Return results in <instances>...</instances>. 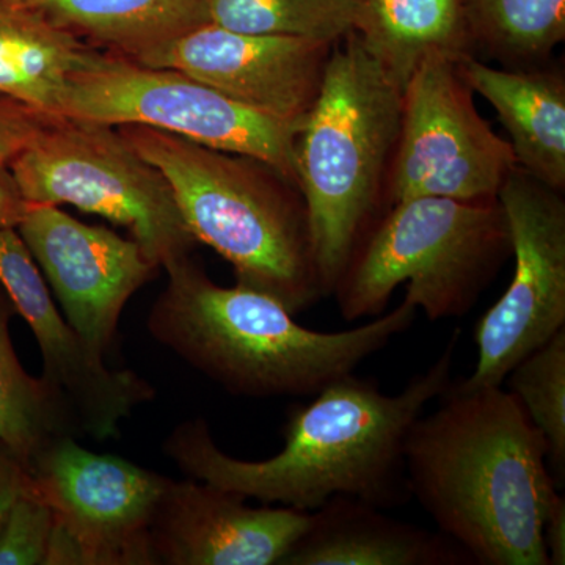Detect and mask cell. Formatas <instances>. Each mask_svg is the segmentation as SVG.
Returning a JSON list of instances; mask_svg holds the SVG:
<instances>
[{
  "label": "cell",
  "mask_w": 565,
  "mask_h": 565,
  "mask_svg": "<svg viewBox=\"0 0 565 565\" xmlns=\"http://www.w3.org/2000/svg\"><path fill=\"white\" fill-rule=\"evenodd\" d=\"M459 338L456 329L429 370L401 393H382L377 382L353 373L330 382L294 407L285 446L269 459L225 455L204 419L180 424L167 438V455L196 481L264 504L313 512L338 494L381 509L403 504L411 498L405 440L424 407L451 384Z\"/></svg>",
  "instance_id": "6da1fadb"
},
{
  "label": "cell",
  "mask_w": 565,
  "mask_h": 565,
  "mask_svg": "<svg viewBox=\"0 0 565 565\" xmlns=\"http://www.w3.org/2000/svg\"><path fill=\"white\" fill-rule=\"evenodd\" d=\"M10 169L29 203L71 204L125 226L154 266L195 247L169 182L115 126L55 117Z\"/></svg>",
  "instance_id": "52a82bcc"
},
{
  "label": "cell",
  "mask_w": 565,
  "mask_h": 565,
  "mask_svg": "<svg viewBox=\"0 0 565 565\" xmlns=\"http://www.w3.org/2000/svg\"><path fill=\"white\" fill-rule=\"evenodd\" d=\"M31 206L10 166L0 162V230H17Z\"/></svg>",
  "instance_id": "4316f807"
},
{
  "label": "cell",
  "mask_w": 565,
  "mask_h": 565,
  "mask_svg": "<svg viewBox=\"0 0 565 565\" xmlns=\"http://www.w3.org/2000/svg\"><path fill=\"white\" fill-rule=\"evenodd\" d=\"M333 46L206 22L134 62L181 71L248 109L300 126L321 90Z\"/></svg>",
  "instance_id": "7c38bea8"
},
{
  "label": "cell",
  "mask_w": 565,
  "mask_h": 565,
  "mask_svg": "<svg viewBox=\"0 0 565 565\" xmlns=\"http://www.w3.org/2000/svg\"><path fill=\"white\" fill-rule=\"evenodd\" d=\"M95 50L121 57L206 24L210 0H20Z\"/></svg>",
  "instance_id": "d6986e66"
},
{
  "label": "cell",
  "mask_w": 565,
  "mask_h": 565,
  "mask_svg": "<svg viewBox=\"0 0 565 565\" xmlns=\"http://www.w3.org/2000/svg\"><path fill=\"white\" fill-rule=\"evenodd\" d=\"M17 230L66 321L106 356L126 303L159 267L136 241L76 221L54 204H32Z\"/></svg>",
  "instance_id": "5bb4252c"
},
{
  "label": "cell",
  "mask_w": 565,
  "mask_h": 565,
  "mask_svg": "<svg viewBox=\"0 0 565 565\" xmlns=\"http://www.w3.org/2000/svg\"><path fill=\"white\" fill-rule=\"evenodd\" d=\"M29 476L76 545L81 565L154 564L151 525L169 478L88 451L73 435L47 445Z\"/></svg>",
  "instance_id": "8fae6325"
},
{
  "label": "cell",
  "mask_w": 565,
  "mask_h": 565,
  "mask_svg": "<svg viewBox=\"0 0 565 565\" xmlns=\"http://www.w3.org/2000/svg\"><path fill=\"white\" fill-rule=\"evenodd\" d=\"M280 565H459L470 557L444 534L399 522L356 498H330Z\"/></svg>",
  "instance_id": "2e32d148"
},
{
  "label": "cell",
  "mask_w": 565,
  "mask_h": 565,
  "mask_svg": "<svg viewBox=\"0 0 565 565\" xmlns=\"http://www.w3.org/2000/svg\"><path fill=\"white\" fill-rule=\"evenodd\" d=\"M54 118L11 99L0 98V162L10 166Z\"/></svg>",
  "instance_id": "484cf974"
},
{
  "label": "cell",
  "mask_w": 565,
  "mask_h": 565,
  "mask_svg": "<svg viewBox=\"0 0 565 565\" xmlns=\"http://www.w3.org/2000/svg\"><path fill=\"white\" fill-rule=\"evenodd\" d=\"M166 270L148 316L151 337L234 396H315L385 349L418 311L403 300L355 329L316 332L267 294L215 285L191 256Z\"/></svg>",
  "instance_id": "3957f363"
},
{
  "label": "cell",
  "mask_w": 565,
  "mask_h": 565,
  "mask_svg": "<svg viewBox=\"0 0 565 565\" xmlns=\"http://www.w3.org/2000/svg\"><path fill=\"white\" fill-rule=\"evenodd\" d=\"M29 484V473L21 463L3 449L0 455V531L6 525L11 508Z\"/></svg>",
  "instance_id": "83f0119b"
},
{
  "label": "cell",
  "mask_w": 565,
  "mask_h": 565,
  "mask_svg": "<svg viewBox=\"0 0 565 565\" xmlns=\"http://www.w3.org/2000/svg\"><path fill=\"white\" fill-rule=\"evenodd\" d=\"M115 128L163 174L189 232L232 264L237 285L294 316L323 297L302 195L277 170L147 126Z\"/></svg>",
  "instance_id": "277c9868"
},
{
  "label": "cell",
  "mask_w": 565,
  "mask_h": 565,
  "mask_svg": "<svg viewBox=\"0 0 565 565\" xmlns=\"http://www.w3.org/2000/svg\"><path fill=\"white\" fill-rule=\"evenodd\" d=\"M353 32L401 90L430 55H475L463 0H359Z\"/></svg>",
  "instance_id": "ac0fdd59"
},
{
  "label": "cell",
  "mask_w": 565,
  "mask_h": 565,
  "mask_svg": "<svg viewBox=\"0 0 565 565\" xmlns=\"http://www.w3.org/2000/svg\"><path fill=\"white\" fill-rule=\"evenodd\" d=\"M403 90L355 32L334 44L294 145L322 296H332L373 228L401 129Z\"/></svg>",
  "instance_id": "5b68a950"
},
{
  "label": "cell",
  "mask_w": 565,
  "mask_h": 565,
  "mask_svg": "<svg viewBox=\"0 0 565 565\" xmlns=\"http://www.w3.org/2000/svg\"><path fill=\"white\" fill-rule=\"evenodd\" d=\"M0 285L25 319L43 355V379L62 397L81 434L104 441L121 423L154 399V388L132 371L110 370L52 300L40 267L18 230H0Z\"/></svg>",
  "instance_id": "4fadbf2b"
},
{
  "label": "cell",
  "mask_w": 565,
  "mask_h": 565,
  "mask_svg": "<svg viewBox=\"0 0 565 565\" xmlns=\"http://www.w3.org/2000/svg\"><path fill=\"white\" fill-rule=\"evenodd\" d=\"M542 542H544L550 565L565 564V500L557 494L550 505L542 526Z\"/></svg>",
  "instance_id": "f1b7e54d"
},
{
  "label": "cell",
  "mask_w": 565,
  "mask_h": 565,
  "mask_svg": "<svg viewBox=\"0 0 565 565\" xmlns=\"http://www.w3.org/2000/svg\"><path fill=\"white\" fill-rule=\"evenodd\" d=\"M88 47L20 0H0V98L61 117L66 79Z\"/></svg>",
  "instance_id": "ffe728a7"
},
{
  "label": "cell",
  "mask_w": 565,
  "mask_h": 565,
  "mask_svg": "<svg viewBox=\"0 0 565 565\" xmlns=\"http://www.w3.org/2000/svg\"><path fill=\"white\" fill-rule=\"evenodd\" d=\"M311 512L253 508L207 482L167 481L151 525L154 564L275 565L311 525Z\"/></svg>",
  "instance_id": "9a60e30c"
},
{
  "label": "cell",
  "mask_w": 565,
  "mask_h": 565,
  "mask_svg": "<svg viewBox=\"0 0 565 565\" xmlns=\"http://www.w3.org/2000/svg\"><path fill=\"white\" fill-rule=\"evenodd\" d=\"M61 117L147 126L248 156L297 188L294 145L299 126L248 109L181 71L156 68L90 46L68 74Z\"/></svg>",
  "instance_id": "ba28073f"
},
{
  "label": "cell",
  "mask_w": 565,
  "mask_h": 565,
  "mask_svg": "<svg viewBox=\"0 0 565 565\" xmlns=\"http://www.w3.org/2000/svg\"><path fill=\"white\" fill-rule=\"evenodd\" d=\"M54 523L51 505L33 490L29 476L0 531V565H44Z\"/></svg>",
  "instance_id": "d4e9b609"
},
{
  "label": "cell",
  "mask_w": 565,
  "mask_h": 565,
  "mask_svg": "<svg viewBox=\"0 0 565 565\" xmlns=\"http://www.w3.org/2000/svg\"><path fill=\"white\" fill-rule=\"evenodd\" d=\"M504 384L522 404L548 448V467L557 486L565 475V329L525 356Z\"/></svg>",
  "instance_id": "cb8c5ba5"
},
{
  "label": "cell",
  "mask_w": 565,
  "mask_h": 565,
  "mask_svg": "<svg viewBox=\"0 0 565 565\" xmlns=\"http://www.w3.org/2000/svg\"><path fill=\"white\" fill-rule=\"evenodd\" d=\"M515 169L511 143L476 109L459 62L445 55L423 61L403 90L390 204L416 196L492 202Z\"/></svg>",
  "instance_id": "9c48e42d"
},
{
  "label": "cell",
  "mask_w": 565,
  "mask_h": 565,
  "mask_svg": "<svg viewBox=\"0 0 565 565\" xmlns=\"http://www.w3.org/2000/svg\"><path fill=\"white\" fill-rule=\"evenodd\" d=\"M476 51L512 66L546 61L565 40V0H463Z\"/></svg>",
  "instance_id": "7402d4cb"
},
{
  "label": "cell",
  "mask_w": 565,
  "mask_h": 565,
  "mask_svg": "<svg viewBox=\"0 0 565 565\" xmlns=\"http://www.w3.org/2000/svg\"><path fill=\"white\" fill-rule=\"evenodd\" d=\"M10 299L0 297V445L25 471L63 435L79 433L68 407L43 377L25 373L10 340Z\"/></svg>",
  "instance_id": "44dd1931"
},
{
  "label": "cell",
  "mask_w": 565,
  "mask_h": 565,
  "mask_svg": "<svg viewBox=\"0 0 565 565\" xmlns=\"http://www.w3.org/2000/svg\"><path fill=\"white\" fill-rule=\"evenodd\" d=\"M516 169L498 193L511 237L514 275L475 327L473 374L451 385L462 392L503 386L515 364L565 329V203Z\"/></svg>",
  "instance_id": "30bf717a"
},
{
  "label": "cell",
  "mask_w": 565,
  "mask_h": 565,
  "mask_svg": "<svg viewBox=\"0 0 565 565\" xmlns=\"http://www.w3.org/2000/svg\"><path fill=\"white\" fill-rule=\"evenodd\" d=\"M511 255L503 207L416 196L394 203L353 253L333 296L345 321L384 315L394 289L429 321L462 318Z\"/></svg>",
  "instance_id": "8992f818"
},
{
  "label": "cell",
  "mask_w": 565,
  "mask_h": 565,
  "mask_svg": "<svg viewBox=\"0 0 565 565\" xmlns=\"http://www.w3.org/2000/svg\"><path fill=\"white\" fill-rule=\"evenodd\" d=\"M470 90L497 110L511 136L516 167L546 188L565 189V81L557 70L493 68L476 58L459 62Z\"/></svg>",
  "instance_id": "e0dca14e"
},
{
  "label": "cell",
  "mask_w": 565,
  "mask_h": 565,
  "mask_svg": "<svg viewBox=\"0 0 565 565\" xmlns=\"http://www.w3.org/2000/svg\"><path fill=\"white\" fill-rule=\"evenodd\" d=\"M440 397L405 440L411 497L473 564L550 565L542 526L559 493L545 438L503 386Z\"/></svg>",
  "instance_id": "7a4b0ae2"
},
{
  "label": "cell",
  "mask_w": 565,
  "mask_h": 565,
  "mask_svg": "<svg viewBox=\"0 0 565 565\" xmlns=\"http://www.w3.org/2000/svg\"><path fill=\"white\" fill-rule=\"evenodd\" d=\"M359 0H210L206 18L230 31L337 44L355 31Z\"/></svg>",
  "instance_id": "603a6c76"
}]
</instances>
